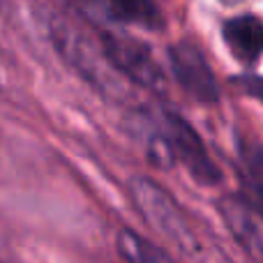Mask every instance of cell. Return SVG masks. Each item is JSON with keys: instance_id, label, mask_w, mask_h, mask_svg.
Instances as JSON below:
<instances>
[{"instance_id": "obj_2", "label": "cell", "mask_w": 263, "mask_h": 263, "mask_svg": "<svg viewBox=\"0 0 263 263\" xmlns=\"http://www.w3.org/2000/svg\"><path fill=\"white\" fill-rule=\"evenodd\" d=\"M132 196H134V203L139 213L143 215V219L153 224L164 238H168L173 245L180 247L187 254L199 250L196 236L182 208L162 185H157L150 178H134L132 180Z\"/></svg>"}, {"instance_id": "obj_9", "label": "cell", "mask_w": 263, "mask_h": 263, "mask_svg": "<svg viewBox=\"0 0 263 263\" xmlns=\"http://www.w3.org/2000/svg\"><path fill=\"white\" fill-rule=\"evenodd\" d=\"M118 250L129 263H176L159 245L139 236L132 229H123L118 233Z\"/></svg>"}, {"instance_id": "obj_7", "label": "cell", "mask_w": 263, "mask_h": 263, "mask_svg": "<svg viewBox=\"0 0 263 263\" xmlns=\"http://www.w3.org/2000/svg\"><path fill=\"white\" fill-rule=\"evenodd\" d=\"M224 42L238 63L254 65L263 53V21L254 14H240L224 23Z\"/></svg>"}, {"instance_id": "obj_11", "label": "cell", "mask_w": 263, "mask_h": 263, "mask_svg": "<svg viewBox=\"0 0 263 263\" xmlns=\"http://www.w3.org/2000/svg\"><path fill=\"white\" fill-rule=\"evenodd\" d=\"M72 3H77L79 7H83L86 12L102 14V9H100V0H72Z\"/></svg>"}, {"instance_id": "obj_4", "label": "cell", "mask_w": 263, "mask_h": 263, "mask_svg": "<svg viewBox=\"0 0 263 263\" xmlns=\"http://www.w3.org/2000/svg\"><path fill=\"white\" fill-rule=\"evenodd\" d=\"M100 44L109 65L120 77L129 79L145 90H162L164 88L162 69L155 63L153 53L143 42L127 35H118V32H102Z\"/></svg>"}, {"instance_id": "obj_8", "label": "cell", "mask_w": 263, "mask_h": 263, "mask_svg": "<svg viewBox=\"0 0 263 263\" xmlns=\"http://www.w3.org/2000/svg\"><path fill=\"white\" fill-rule=\"evenodd\" d=\"M104 16L120 23H134L145 30H159L164 26L162 12L155 0H100Z\"/></svg>"}, {"instance_id": "obj_6", "label": "cell", "mask_w": 263, "mask_h": 263, "mask_svg": "<svg viewBox=\"0 0 263 263\" xmlns=\"http://www.w3.org/2000/svg\"><path fill=\"white\" fill-rule=\"evenodd\" d=\"M219 215L238 245L263 263V201L254 194H227L219 199Z\"/></svg>"}, {"instance_id": "obj_5", "label": "cell", "mask_w": 263, "mask_h": 263, "mask_svg": "<svg viewBox=\"0 0 263 263\" xmlns=\"http://www.w3.org/2000/svg\"><path fill=\"white\" fill-rule=\"evenodd\" d=\"M168 63L178 86L196 102L213 104L219 100V83L205 53L190 40H180L168 46Z\"/></svg>"}, {"instance_id": "obj_3", "label": "cell", "mask_w": 263, "mask_h": 263, "mask_svg": "<svg viewBox=\"0 0 263 263\" xmlns=\"http://www.w3.org/2000/svg\"><path fill=\"white\" fill-rule=\"evenodd\" d=\"M53 40H55V44H58L60 53L65 55V60H67L86 81H90L92 86L104 92L120 90L118 81H116V74L118 72L109 65L104 51H102V44L100 46L90 44L88 37L83 35L79 28L69 26V23H65V21H58L53 26Z\"/></svg>"}, {"instance_id": "obj_1", "label": "cell", "mask_w": 263, "mask_h": 263, "mask_svg": "<svg viewBox=\"0 0 263 263\" xmlns=\"http://www.w3.org/2000/svg\"><path fill=\"white\" fill-rule=\"evenodd\" d=\"M150 153L157 162H178L199 185L213 187L222 180V171L208 155L201 136L176 111L157 109L145 118Z\"/></svg>"}, {"instance_id": "obj_10", "label": "cell", "mask_w": 263, "mask_h": 263, "mask_svg": "<svg viewBox=\"0 0 263 263\" xmlns=\"http://www.w3.org/2000/svg\"><path fill=\"white\" fill-rule=\"evenodd\" d=\"M236 86L252 100H259L263 104V77L261 74H242L236 79Z\"/></svg>"}]
</instances>
